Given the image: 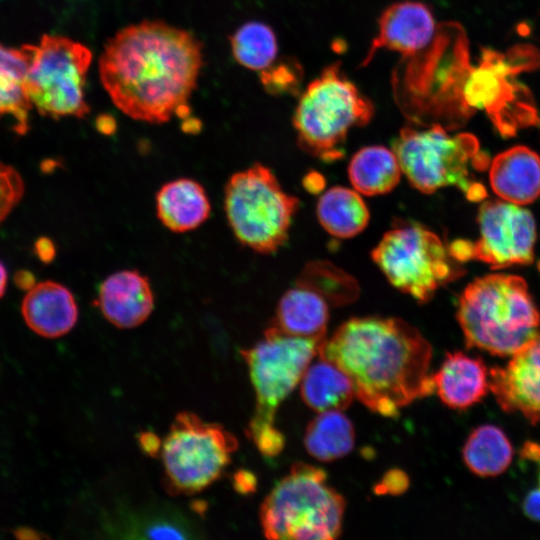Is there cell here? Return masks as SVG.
<instances>
[{
	"label": "cell",
	"instance_id": "6da1fadb",
	"mask_svg": "<svg viewBox=\"0 0 540 540\" xmlns=\"http://www.w3.org/2000/svg\"><path fill=\"white\" fill-rule=\"evenodd\" d=\"M203 65L200 42L161 21H143L118 31L99 60L103 87L132 119L164 123L187 118V102Z\"/></svg>",
	"mask_w": 540,
	"mask_h": 540
},
{
	"label": "cell",
	"instance_id": "7a4b0ae2",
	"mask_svg": "<svg viewBox=\"0 0 540 540\" xmlns=\"http://www.w3.org/2000/svg\"><path fill=\"white\" fill-rule=\"evenodd\" d=\"M327 359L350 378L355 397L371 411L396 417L434 391L429 368L432 347L421 332L395 317H355L320 344Z\"/></svg>",
	"mask_w": 540,
	"mask_h": 540
},
{
	"label": "cell",
	"instance_id": "3957f363",
	"mask_svg": "<svg viewBox=\"0 0 540 540\" xmlns=\"http://www.w3.org/2000/svg\"><path fill=\"white\" fill-rule=\"evenodd\" d=\"M472 66L464 29L440 23L435 39L413 56L403 58L393 78L396 101L413 124H438L446 130L463 126L475 113L464 100Z\"/></svg>",
	"mask_w": 540,
	"mask_h": 540
},
{
	"label": "cell",
	"instance_id": "277c9868",
	"mask_svg": "<svg viewBox=\"0 0 540 540\" xmlns=\"http://www.w3.org/2000/svg\"><path fill=\"white\" fill-rule=\"evenodd\" d=\"M457 320L466 346L511 356L538 334L540 313L525 280L491 274L469 283L459 298Z\"/></svg>",
	"mask_w": 540,
	"mask_h": 540
},
{
	"label": "cell",
	"instance_id": "5b68a950",
	"mask_svg": "<svg viewBox=\"0 0 540 540\" xmlns=\"http://www.w3.org/2000/svg\"><path fill=\"white\" fill-rule=\"evenodd\" d=\"M322 342L288 335L273 325L260 341L241 351L256 395L246 433L264 456L282 452L285 437L275 426V414L318 356Z\"/></svg>",
	"mask_w": 540,
	"mask_h": 540
},
{
	"label": "cell",
	"instance_id": "8992f818",
	"mask_svg": "<svg viewBox=\"0 0 540 540\" xmlns=\"http://www.w3.org/2000/svg\"><path fill=\"white\" fill-rule=\"evenodd\" d=\"M392 150L402 173L422 193L455 186L470 201H481L487 195L472 170L484 171L490 158L480 150L473 134L452 135L438 124L422 130L404 127L393 141Z\"/></svg>",
	"mask_w": 540,
	"mask_h": 540
},
{
	"label": "cell",
	"instance_id": "52a82bcc",
	"mask_svg": "<svg viewBox=\"0 0 540 540\" xmlns=\"http://www.w3.org/2000/svg\"><path fill=\"white\" fill-rule=\"evenodd\" d=\"M345 500L326 483V473L295 463L260 507L262 531L268 539L332 540L342 529Z\"/></svg>",
	"mask_w": 540,
	"mask_h": 540
},
{
	"label": "cell",
	"instance_id": "ba28073f",
	"mask_svg": "<svg viewBox=\"0 0 540 540\" xmlns=\"http://www.w3.org/2000/svg\"><path fill=\"white\" fill-rule=\"evenodd\" d=\"M374 106L343 73L340 63L327 66L300 94L293 115L299 147L325 162L344 156L349 130L370 122Z\"/></svg>",
	"mask_w": 540,
	"mask_h": 540
},
{
	"label": "cell",
	"instance_id": "9c48e42d",
	"mask_svg": "<svg viewBox=\"0 0 540 540\" xmlns=\"http://www.w3.org/2000/svg\"><path fill=\"white\" fill-rule=\"evenodd\" d=\"M539 67L540 52L533 45H515L506 53L483 48L479 64L466 79L464 100L473 111L484 110L502 137L539 126L532 93L518 79L520 73Z\"/></svg>",
	"mask_w": 540,
	"mask_h": 540
},
{
	"label": "cell",
	"instance_id": "30bf717a",
	"mask_svg": "<svg viewBox=\"0 0 540 540\" xmlns=\"http://www.w3.org/2000/svg\"><path fill=\"white\" fill-rule=\"evenodd\" d=\"M299 200L286 193L265 165L234 173L224 188V210L237 240L259 253L277 251L287 240Z\"/></svg>",
	"mask_w": 540,
	"mask_h": 540
},
{
	"label": "cell",
	"instance_id": "8fae6325",
	"mask_svg": "<svg viewBox=\"0 0 540 540\" xmlns=\"http://www.w3.org/2000/svg\"><path fill=\"white\" fill-rule=\"evenodd\" d=\"M371 256L396 289L421 304L461 275V267L456 264L449 247L415 221H395Z\"/></svg>",
	"mask_w": 540,
	"mask_h": 540
},
{
	"label": "cell",
	"instance_id": "7c38bea8",
	"mask_svg": "<svg viewBox=\"0 0 540 540\" xmlns=\"http://www.w3.org/2000/svg\"><path fill=\"white\" fill-rule=\"evenodd\" d=\"M238 442L219 424L192 412H180L172 422L160 450L164 486L172 495L198 493L223 474Z\"/></svg>",
	"mask_w": 540,
	"mask_h": 540
},
{
	"label": "cell",
	"instance_id": "4fadbf2b",
	"mask_svg": "<svg viewBox=\"0 0 540 540\" xmlns=\"http://www.w3.org/2000/svg\"><path fill=\"white\" fill-rule=\"evenodd\" d=\"M28 56L27 94L42 116L83 118L89 112L85 83L91 51L57 35H43L37 45H24Z\"/></svg>",
	"mask_w": 540,
	"mask_h": 540
},
{
	"label": "cell",
	"instance_id": "5bb4252c",
	"mask_svg": "<svg viewBox=\"0 0 540 540\" xmlns=\"http://www.w3.org/2000/svg\"><path fill=\"white\" fill-rule=\"evenodd\" d=\"M477 220L480 236L476 241L459 239L449 245L457 261H482L495 269L533 261L536 226L528 210L489 200L479 207Z\"/></svg>",
	"mask_w": 540,
	"mask_h": 540
},
{
	"label": "cell",
	"instance_id": "9a60e30c",
	"mask_svg": "<svg viewBox=\"0 0 540 540\" xmlns=\"http://www.w3.org/2000/svg\"><path fill=\"white\" fill-rule=\"evenodd\" d=\"M490 390L505 412L540 423V333L511 355L506 366L490 370Z\"/></svg>",
	"mask_w": 540,
	"mask_h": 540
},
{
	"label": "cell",
	"instance_id": "2e32d148",
	"mask_svg": "<svg viewBox=\"0 0 540 540\" xmlns=\"http://www.w3.org/2000/svg\"><path fill=\"white\" fill-rule=\"evenodd\" d=\"M378 23V33L361 66H366L379 49L396 51L403 58L413 56L435 39L440 26L426 4L411 0L389 6Z\"/></svg>",
	"mask_w": 540,
	"mask_h": 540
},
{
	"label": "cell",
	"instance_id": "e0dca14e",
	"mask_svg": "<svg viewBox=\"0 0 540 540\" xmlns=\"http://www.w3.org/2000/svg\"><path fill=\"white\" fill-rule=\"evenodd\" d=\"M97 302L111 324L129 329L148 319L154 309V294L147 276L138 270H122L103 280Z\"/></svg>",
	"mask_w": 540,
	"mask_h": 540
},
{
	"label": "cell",
	"instance_id": "ac0fdd59",
	"mask_svg": "<svg viewBox=\"0 0 540 540\" xmlns=\"http://www.w3.org/2000/svg\"><path fill=\"white\" fill-rule=\"evenodd\" d=\"M21 313L27 326L45 338L67 334L78 320V306L71 291L51 280L37 282L26 292Z\"/></svg>",
	"mask_w": 540,
	"mask_h": 540
},
{
	"label": "cell",
	"instance_id": "d6986e66",
	"mask_svg": "<svg viewBox=\"0 0 540 540\" xmlns=\"http://www.w3.org/2000/svg\"><path fill=\"white\" fill-rule=\"evenodd\" d=\"M432 379L441 401L453 409L473 406L490 390V371L485 363L462 352L447 353Z\"/></svg>",
	"mask_w": 540,
	"mask_h": 540
},
{
	"label": "cell",
	"instance_id": "ffe728a7",
	"mask_svg": "<svg viewBox=\"0 0 540 540\" xmlns=\"http://www.w3.org/2000/svg\"><path fill=\"white\" fill-rule=\"evenodd\" d=\"M492 190L504 201L525 205L540 196V156L526 146H514L491 162Z\"/></svg>",
	"mask_w": 540,
	"mask_h": 540
},
{
	"label": "cell",
	"instance_id": "44dd1931",
	"mask_svg": "<svg viewBox=\"0 0 540 540\" xmlns=\"http://www.w3.org/2000/svg\"><path fill=\"white\" fill-rule=\"evenodd\" d=\"M210 213L211 205L204 187L191 178L169 181L156 194L157 217L172 232L194 230Z\"/></svg>",
	"mask_w": 540,
	"mask_h": 540
},
{
	"label": "cell",
	"instance_id": "7402d4cb",
	"mask_svg": "<svg viewBox=\"0 0 540 540\" xmlns=\"http://www.w3.org/2000/svg\"><path fill=\"white\" fill-rule=\"evenodd\" d=\"M328 319L327 301L315 291L296 284L281 297L274 326L288 335L322 342Z\"/></svg>",
	"mask_w": 540,
	"mask_h": 540
},
{
	"label": "cell",
	"instance_id": "603a6c76",
	"mask_svg": "<svg viewBox=\"0 0 540 540\" xmlns=\"http://www.w3.org/2000/svg\"><path fill=\"white\" fill-rule=\"evenodd\" d=\"M300 384L302 400L316 412L344 410L355 397L348 375L331 361L319 357L307 367Z\"/></svg>",
	"mask_w": 540,
	"mask_h": 540
},
{
	"label": "cell",
	"instance_id": "cb8c5ba5",
	"mask_svg": "<svg viewBox=\"0 0 540 540\" xmlns=\"http://www.w3.org/2000/svg\"><path fill=\"white\" fill-rule=\"evenodd\" d=\"M28 56L20 49L0 44V116L13 118V129L19 135L29 130L32 105L27 94Z\"/></svg>",
	"mask_w": 540,
	"mask_h": 540
},
{
	"label": "cell",
	"instance_id": "d4e9b609",
	"mask_svg": "<svg viewBox=\"0 0 540 540\" xmlns=\"http://www.w3.org/2000/svg\"><path fill=\"white\" fill-rule=\"evenodd\" d=\"M401 173L393 150L380 145L361 148L353 155L348 166L352 186L366 196L390 192L399 183Z\"/></svg>",
	"mask_w": 540,
	"mask_h": 540
},
{
	"label": "cell",
	"instance_id": "484cf974",
	"mask_svg": "<svg viewBox=\"0 0 540 540\" xmlns=\"http://www.w3.org/2000/svg\"><path fill=\"white\" fill-rule=\"evenodd\" d=\"M317 218L332 236L342 239L361 233L370 219L369 209L355 189L335 186L321 195L317 202Z\"/></svg>",
	"mask_w": 540,
	"mask_h": 540
},
{
	"label": "cell",
	"instance_id": "4316f807",
	"mask_svg": "<svg viewBox=\"0 0 540 540\" xmlns=\"http://www.w3.org/2000/svg\"><path fill=\"white\" fill-rule=\"evenodd\" d=\"M354 443L353 424L341 410L319 412L308 424L304 435L307 452L323 462L344 457L351 452Z\"/></svg>",
	"mask_w": 540,
	"mask_h": 540
},
{
	"label": "cell",
	"instance_id": "83f0119b",
	"mask_svg": "<svg viewBox=\"0 0 540 540\" xmlns=\"http://www.w3.org/2000/svg\"><path fill=\"white\" fill-rule=\"evenodd\" d=\"M462 456L465 465L474 474L494 477L502 474L511 464L513 447L501 428L486 424L471 432Z\"/></svg>",
	"mask_w": 540,
	"mask_h": 540
},
{
	"label": "cell",
	"instance_id": "f1b7e54d",
	"mask_svg": "<svg viewBox=\"0 0 540 540\" xmlns=\"http://www.w3.org/2000/svg\"><path fill=\"white\" fill-rule=\"evenodd\" d=\"M230 41L235 60L248 69L263 71L275 62L277 39L273 30L262 22L245 23Z\"/></svg>",
	"mask_w": 540,
	"mask_h": 540
},
{
	"label": "cell",
	"instance_id": "f546056e",
	"mask_svg": "<svg viewBox=\"0 0 540 540\" xmlns=\"http://www.w3.org/2000/svg\"><path fill=\"white\" fill-rule=\"evenodd\" d=\"M297 285L321 295L328 304L342 306L355 301L359 295L356 280L342 269L326 261L310 262L302 270Z\"/></svg>",
	"mask_w": 540,
	"mask_h": 540
},
{
	"label": "cell",
	"instance_id": "4dcf8cb0",
	"mask_svg": "<svg viewBox=\"0 0 540 540\" xmlns=\"http://www.w3.org/2000/svg\"><path fill=\"white\" fill-rule=\"evenodd\" d=\"M303 80L301 64L294 59H285L261 71L260 81L266 91L273 95H297Z\"/></svg>",
	"mask_w": 540,
	"mask_h": 540
},
{
	"label": "cell",
	"instance_id": "1f68e13d",
	"mask_svg": "<svg viewBox=\"0 0 540 540\" xmlns=\"http://www.w3.org/2000/svg\"><path fill=\"white\" fill-rule=\"evenodd\" d=\"M135 532L145 538L186 539L194 537L188 524L180 517L168 514L151 515L136 526ZM133 531V532H134Z\"/></svg>",
	"mask_w": 540,
	"mask_h": 540
},
{
	"label": "cell",
	"instance_id": "d6a6232c",
	"mask_svg": "<svg viewBox=\"0 0 540 540\" xmlns=\"http://www.w3.org/2000/svg\"><path fill=\"white\" fill-rule=\"evenodd\" d=\"M25 192V183L19 171L0 161V224L19 204Z\"/></svg>",
	"mask_w": 540,
	"mask_h": 540
},
{
	"label": "cell",
	"instance_id": "836d02e7",
	"mask_svg": "<svg viewBox=\"0 0 540 540\" xmlns=\"http://www.w3.org/2000/svg\"><path fill=\"white\" fill-rule=\"evenodd\" d=\"M409 485V479L407 475L399 469H392L388 471L382 480L375 487V492L384 494H400L403 493Z\"/></svg>",
	"mask_w": 540,
	"mask_h": 540
},
{
	"label": "cell",
	"instance_id": "e575fe53",
	"mask_svg": "<svg viewBox=\"0 0 540 540\" xmlns=\"http://www.w3.org/2000/svg\"><path fill=\"white\" fill-rule=\"evenodd\" d=\"M523 510L527 517L540 522V487L530 491L523 502Z\"/></svg>",
	"mask_w": 540,
	"mask_h": 540
},
{
	"label": "cell",
	"instance_id": "d590c367",
	"mask_svg": "<svg viewBox=\"0 0 540 540\" xmlns=\"http://www.w3.org/2000/svg\"><path fill=\"white\" fill-rule=\"evenodd\" d=\"M34 248L37 257L44 263H49L55 258L56 247L53 241L48 237L38 238Z\"/></svg>",
	"mask_w": 540,
	"mask_h": 540
},
{
	"label": "cell",
	"instance_id": "8d00e7d4",
	"mask_svg": "<svg viewBox=\"0 0 540 540\" xmlns=\"http://www.w3.org/2000/svg\"><path fill=\"white\" fill-rule=\"evenodd\" d=\"M139 443L142 450L150 456H157L161 450L160 439L151 432H143L140 434Z\"/></svg>",
	"mask_w": 540,
	"mask_h": 540
},
{
	"label": "cell",
	"instance_id": "74e56055",
	"mask_svg": "<svg viewBox=\"0 0 540 540\" xmlns=\"http://www.w3.org/2000/svg\"><path fill=\"white\" fill-rule=\"evenodd\" d=\"M234 485L237 491L241 493L252 492L256 486L255 477L247 471H239L235 474Z\"/></svg>",
	"mask_w": 540,
	"mask_h": 540
},
{
	"label": "cell",
	"instance_id": "f35d334b",
	"mask_svg": "<svg viewBox=\"0 0 540 540\" xmlns=\"http://www.w3.org/2000/svg\"><path fill=\"white\" fill-rule=\"evenodd\" d=\"M14 282L18 288L26 292L37 283L34 274L25 269L18 270L14 274Z\"/></svg>",
	"mask_w": 540,
	"mask_h": 540
},
{
	"label": "cell",
	"instance_id": "ab89813d",
	"mask_svg": "<svg viewBox=\"0 0 540 540\" xmlns=\"http://www.w3.org/2000/svg\"><path fill=\"white\" fill-rule=\"evenodd\" d=\"M97 130L105 135H111L116 130V122L109 115H100L96 120Z\"/></svg>",
	"mask_w": 540,
	"mask_h": 540
},
{
	"label": "cell",
	"instance_id": "60d3db41",
	"mask_svg": "<svg viewBox=\"0 0 540 540\" xmlns=\"http://www.w3.org/2000/svg\"><path fill=\"white\" fill-rule=\"evenodd\" d=\"M14 534L18 539H41L44 537L39 532L28 527H19L14 531Z\"/></svg>",
	"mask_w": 540,
	"mask_h": 540
},
{
	"label": "cell",
	"instance_id": "b9f144b4",
	"mask_svg": "<svg viewBox=\"0 0 540 540\" xmlns=\"http://www.w3.org/2000/svg\"><path fill=\"white\" fill-rule=\"evenodd\" d=\"M8 283V272L4 264L0 261V299L6 292Z\"/></svg>",
	"mask_w": 540,
	"mask_h": 540
},
{
	"label": "cell",
	"instance_id": "7bdbcfd3",
	"mask_svg": "<svg viewBox=\"0 0 540 540\" xmlns=\"http://www.w3.org/2000/svg\"><path fill=\"white\" fill-rule=\"evenodd\" d=\"M536 460H538V462H539V483H540V454H539V456L536 458Z\"/></svg>",
	"mask_w": 540,
	"mask_h": 540
}]
</instances>
